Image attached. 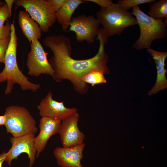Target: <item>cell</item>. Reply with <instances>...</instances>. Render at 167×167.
<instances>
[{
  "mask_svg": "<svg viewBox=\"0 0 167 167\" xmlns=\"http://www.w3.org/2000/svg\"><path fill=\"white\" fill-rule=\"evenodd\" d=\"M96 39L99 41L96 54L90 58L77 60L71 56L72 48L68 37L63 35L46 37L43 43L53 53L49 61L54 70V79L58 82L65 79L68 80L76 92L84 94L88 88L82 80L84 76L93 71L109 74V71L107 66L108 56L105 50V45L107 43L108 39L102 28L99 29Z\"/></svg>",
  "mask_w": 167,
  "mask_h": 167,
  "instance_id": "cell-1",
  "label": "cell"
},
{
  "mask_svg": "<svg viewBox=\"0 0 167 167\" xmlns=\"http://www.w3.org/2000/svg\"><path fill=\"white\" fill-rule=\"evenodd\" d=\"M10 41L5 57V66L0 73V83L7 81L6 95L10 93L15 84L19 85L23 91H37L41 85L31 82L20 70L17 61L18 37L14 23L11 24Z\"/></svg>",
  "mask_w": 167,
  "mask_h": 167,
  "instance_id": "cell-2",
  "label": "cell"
},
{
  "mask_svg": "<svg viewBox=\"0 0 167 167\" xmlns=\"http://www.w3.org/2000/svg\"><path fill=\"white\" fill-rule=\"evenodd\" d=\"M132 8L131 14L135 16L139 26L140 34L132 46L137 50L151 48L152 42L167 37V24L162 20L155 19L143 12L138 6Z\"/></svg>",
  "mask_w": 167,
  "mask_h": 167,
  "instance_id": "cell-3",
  "label": "cell"
},
{
  "mask_svg": "<svg viewBox=\"0 0 167 167\" xmlns=\"http://www.w3.org/2000/svg\"><path fill=\"white\" fill-rule=\"evenodd\" d=\"M96 16L107 38L120 35L126 28L137 24L131 13L118 3L101 8L96 12Z\"/></svg>",
  "mask_w": 167,
  "mask_h": 167,
  "instance_id": "cell-4",
  "label": "cell"
},
{
  "mask_svg": "<svg viewBox=\"0 0 167 167\" xmlns=\"http://www.w3.org/2000/svg\"><path fill=\"white\" fill-rule=\"evenodd\" d=\"M4 126L7 133L14 137L28 134H35L37 131L36 122L27 108L24 107L12 105L7 107Z\"/></svg>",
  "mask_w": 167,
  "mask_h": 167,
  "instance_id": "cell-5",
  "label": "cell"
},
{
  "mask_svg": "<svg viewBox=\"0 0 167 167\" xmlns=\"http://www.w3.org/2000/svg\"><path fill=\"white\" fill-rule=\"evenodd\" d=\"M16 7L21 6L39 25L41 32H47L56 21V13L46 0H15Z\"/></svg>",
  "mask_w": 167,
  "mask_h": 167,
  "instance_id": "cell-6",
  "label": "cell"
},
{
  "mask_svg": "<svg viewBox=\"0 0 167 167\" xmlns=\"http://www.w3.org/2000/svg\"><path fill=\"white\" fill-rule=\"evenodd\" d=\"M30 43L31 50L27 54L26 63L28 74L35 77L48 74L53 77L54 71L47 59L48 53L45 51L38 40L35 39Z\"/></svg>",
  "mask_w": 167,
  "mask_h": 167,
  "instance_id": "cell-7",
  "label": "cell"
},
{
  "mask_svg": "<svg viewBox=\"0 0 167 167\" xmlns=\"http://www.w3.org/2000/svg\"><path fill=\"white\" fill-rule=\"evenodd\" d=\"M100 23L92 15H81L72 18L68 31H73L79 42L91 43L96 39L99 29Z\"/></svg>",
  "mask_w": 167,
  "mask_h": 167,
  "instance_id": "cell-8",
  "label": "cell"
},
{
  "mask_svg": "<svg viewBox=\"0 0 167 167\" xmlns=\"http://www.w3.org/2000/svg\"><path fill=\"white\" fill-rule=\"evenodd\" d=\"M35 136L34 134H28L18 137H11L10 141L12 145L6 153L5 161L11 166L13 160L17 159L20 154L27 153L30 160L29 166L32 167L36 154L35 145Z\"/></svg>",
  "mask_w": 167,
  "mask_h": 167,
  "instance_id": "cell-9",
  "label": "cell"
},
{
  "mask_svg": "<svg viewBox=\"0 0 167 167\" xmlns=\"http://www.w3.org/2000/svg\"><path fill=\"white\" fill-rule=\"evenodd\" d=\"M79 116L76 112L62 121L58 133L63 147H71L83 143L85 135L78 127Z\"/></svg>",
  "mask_w": 167,
  "mask_h": 167,
  "instance_id": "cell-10",
  "label": "cell"
},
{
  "mask_svg": "<svg viewBox=\"0 0 167 167\" xmlns=\"http://www.w3.org/2000/svg\"><path fill=\"white\" fill-rule=\"evenodd\" d=\"M50 91L37 106L40 116L61 121L77 112L75 108L66 107L63 101L59 102L52 98Z\"/></svg>",
  "mask_w": 167,
  "mask_h": 167,
  "instance_id": "cell-11",
  "label": "cell"
},
{
  "mask_svg": "<svg viewBox=\"0 0 167 167\" xmlns=\"http://www.w3.org/2000/svg\"><path fill=\"white\" fill-rule=\"evenodd\" d=\"M85 146L83 143L71 147L56 148L54 154L58 165L61 167H84L81 161Z\"/></svg>",
  "mask_w": 167,
  "mask_h": 167,
  "instance_id": "cell-12",
  "label": "cell"
},
{
  "mask_svg": "<svg viewBox=\"0 0 167 167\" xmlns=\"http://www.w3.org/2000/svg\"><path fill=\"white\" fill-rule=\"evenodd\" d=\"M62 122L60 120L48 117H42L40 120V131L35 137V145L36 150V158L45 148L49 139L53 135L58 133Z\"/></svg>",
  "mask_w": 167,
  "mask_h": 167,
  "instance_id": "cell-13",
  "label": "cell"
},
{
  "mask_svg": "<svg viewBox=\"0 0 167 167\" xmlns=\"http://www.w3.org/2000/svg\"><path fill=\"white\" fill-rule=\"evenodd\" d=\"M155 62L157 70V78L154 86L148 93L151 96L167 88V80L165 76L167 72L165 69V60L167 57V52H160L150 48L147 49Z\"/></svg>",
  "mask_w": 167,
  "mask_h": 167,
  "instance_id": "cell-14",
  "label": "cell"
},
{
  "mask_svg": "<svg viewBox=\"0 0 167 167\" xmlns=\"http://www.w3.org/2000/svg\"><path fill=\"white\" fill-rule=\"evenodd\" d=\"M18 24L24 36L30 43L41 38V31L38 24L26 11H20L18 15Z\"/></svg>",
  "mask_w": 167,
  "mask_h": 167,
  "instance_id": "cell-15",
  "label": "cell"
},
{
  "mask_svg": "<svg viewBox=\"0 0 167 167\" xmlns=\"http://www.w3.org/2000/svg\"><path fill=\"white\" fill-rule=\"evenodd\" d=\"M84 2L81 0H67L56 12V21L60 24L63 31L69 28L72 21L71 17L75 10Z\"/></svg>",
  "mask_w": 167,
  "mask_h": 167,
  "instance_id": "cell-16",
  "label": "cell"
},
{
  "mask_svg": "<svg viewBox=\"0 0 167 167\" xmlns=\"http://www.w3.org/2000/svg\"><path fill=\"white\" fill-rule=\"evenodd\" d=\"M152 3L149 6L147 15L156 19H167V0L155 1Z\"/></svg>",
  "mask_w": 167,
  "mask_h": 167,
  "instance_id": "cell-17",
  "label": "cell"
},
{
  "mask_svg": "<svg viewBox=\"0 0 167 167\" xmlns=\"http://www.w3.org/2000/svg\"><path fill=\"white\" fill-rule=\"evenodd\" d=\"M82 80L85 84H90L92 86L96 84L107 82L104 74L98 71H93L86 74L83 76Z\"/></svg>",
  "mask_w": 167,
  "mask_h": 167,
  "instance_id": "cell-18",
  "label": "cell"
},
{
  "mask_svg": "<svg viewBox=\"0 0 167 167\" xmlns=\"http://www.w3.org/2000/svg\"><path fill=\"white\" fill-rule=\"evenodd\" d=\"M155 0H120L118 3L121 5L125 9L128 10L131 8L146 3H151Z\"/></svg>",
  "mask_w": 167,
  "mask_h": 167,
  "instance_id": "cell-19",
  "label": "cell"
},
{
  "mask_svg": "<svg viewBox=\"0 0 167 167\" xmlns=\"http://www.w3.org/2000/svg\"><path fill=\"white\" fill-rule=\"evenodd\" d=\"M11 36L0 40V63H4L5 57L10 41Z\"/></svg>",
  "mask_w": 167,
  "mask_h": 167,
  "instance_id": "cell-20",
  "label": "cell"
},
{
  "mask_svg": "<svg viewBox=\"0 0 167 167\" xmlns=\"http://www.w3.org/2000/svg\"><path fill=\"white\" fill-rule=\"evenodd\" d=\"M11 17L6 3L0 7V27H3L7 19Z\"/></svg>",
  "mask_w": 167,
  "mask_h": 167,
  "instance_id": "cell-21",
  "label": "cell"
},
{
  "mask_svg": "<svg viewBox=\"0 0 167 167\" xmlns=\"http://www.w3.org/2000/svg\"><path fill=\"white\" fill-rule=\"evenodd\" d=\"M11 23L7 21L3 27H0V40L11 36Z\"/></svg>",
  "mask_w": 167,
  "mask_h": 167,
  "instance_id": "cell-22",
  "label": "cell"
},
{
  "mask_svg": "<svg viewBox=\"0 0 167 167\" xmlns=\"http://www.w3.org/2000/svg\"><path fill=\"white\" fill-rule=\"evenodd\" d=\"M52 10L56 13L66 2L67 0H46Z\"/></svg>",
  "mask_w": 167,
  "mask_h": 167,
  "instance_id": "cell-23",
  "label": "cell"
},
{
  "mask_svg": "<svg viewBox=\"0 0 167 167\" xmlns=\"http://www.w3.org/2000/svg\"><path fill=\"white\" fill-rule=\"evenodd\" d=\"M84 1H89L94 2L100 6L101 9L107 8L113 3L110 0H84Z\"/></svg>",
  "mask_w": 167,
  "mask_h": 167,
  "instance_id": "cell-24",
  "label": "cell"
},
{
  "mask_svg": "<svg viewBox=\"0 0 167 167\" xmlns=\"http://www.w3.org/2000/svg\"><path fill=\"white\" fill-rule=\"evenodd\" d=\"M15 0H5V2L6 4L10 15L12 16V8Z\"/></svg>",
  "mask_w": 167,
  "mask_h": 167,
  "instance_id": "cell-25",
  "label": "cell"
},
{
  "mask_svg": "<svg viewBox=\"0 0 167 167\" xmlns=\"http://www.w3.org/2000/svg\"><path fill=\"white\" fill-rule=\"evenodd\" d=\"M6 153L4 152L0 154V167H2L3 163L5 161Z\"/></svg>",
  "mask_w": 167,
  "mask_h": 167,
  "instance_id": "cell-26",
  "label": "cell"
},
{
  "mask_svg": "<svg viewBox=\"0 0 167 167\" xmlns=\"http://www.w3.org/2000/svg\"><path fill=\"white\" fill-rule=\"evenodd\" d=\"M6 120V116L5 115L0 116V125H4Z\"/></svg>",
  "mask_w": 167,
  "mask_h": 167,
  "instance_id": "cell-27",
  "label": "cell"
},
{
  "mask_svg": "<svg viewBox=\"0 0 167 167\" xmlns=\"http://www.w3.org/2000/svg\"><path fill=\"white\" fill-rule=\"evenodd\" d=\"M5 4V2L0 0V7L4 5Z\"/></svg>",
  "mask_w": 167,
  "mask_h": 167,
  "instance_id": "cell-28",
  "label": "cell"
}]
</instances>
